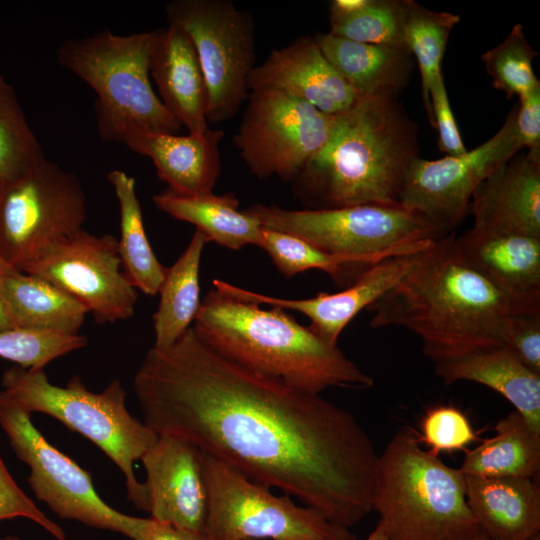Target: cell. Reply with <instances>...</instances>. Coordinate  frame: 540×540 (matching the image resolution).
<instances>
[{
	"label": "cell",
	"mask_w": 540,
	"mask_h": 540,
	"mask_svg": "<svg viewBox=\"0 0 540 540\" xmlns=\"http://www.w3.org/2000/svg\"><path fill=\"white\" fill-rule=\"evenodd\" d=\"M143 422L349 528L373 510L379 455L357 419L320 394L249 369L191 326L152 347L133 380Z\"/></svg>",
	"instance_id": "cell-1"
},
{
	"label": "cell",
	"mask_w": 540,
	"mask_h": 540,
	"mask_svg": "<svg viewBox=\"0 0 540 540\" xmlns=\"http://www.w3.org/2000/svg\"><path fill=\"white\" fill-rule=\"evenodd\" d=\"M367 310L371 327H402L417 335L435 364L500 347L509 316L540 312L524 309L473 269L452 233L435 240Z\"/></svg>",
	"instance_id": "cell-2"
},
{
	"label": "cell",
	"mask_w": 540,
	"mask_h": 540,
	"mask_svg": "<svg viewBox=\"0 0 540 540\" xmlns=\"http://www.w3.org/2000/svg\"><path fill=\"white\" fill-rule=\"evenodd\" d=\"M417 157V128L397 95L359 97L334 115L326 142L294 180L296 195L309 209L396 204Z\"/></svg>",
	"instance_id": "cell-3"
},
{
	"label": "cell",
	"mask_w": 540,
	"mask_h": 540,
	"mask_svg": "<svg viewBox=\"0 0 540 540\" xmlns=\"http://www.w3.org/2000/svg\"><path fill=\"white\" fill-rule=\"evenodd\" d=\"M227 358L290 386L320 394L329 387L369 388L373 378L285 309L230 297L215 288L192 326Z\"/></svg>",
	"instance_id": "cell-4"
},
{
	"label": "cell",
	"mask_w": 540,
	"mask_h": 540,
	"mask_svg": "<svg viewBox=\"0 0 540 540\" xmlns=\"http://www.w3.org/2000/svg\"><path fill=\"white\" fill-rule=\"evenodd\" d=\"M373 510L391 540H472L482 533L462 471L421 448L411 428L396 432L378 457Z\"/></svg>",
	"instance_id": "cell-5"
},
{
	"label": "cell",
	"mask_w": 540,
	"mask_h": 540,
	"mask_svg": "<svg viewBox=\"0 0 540 540\" xmlns=\"http://www.w3.org/2000/svg\"><path fill=\"white\" fill-rule=\"evenodd\" d=\"M157 33L158 29L117 35L105 29L66 40L58 49L59 64L96 93V127L102 140L123 143L134 130L176 134L181 128L150 82Z\"/></svg>",
	"instance_id": "cell-6"
},
{
	"label": "cell",
	"mask_w": 540,
	"mask_h": 540,
	"mask_svg": "<svg viewBox=\"0 0 540 540\" xmlns=\"http://www.w3.org/2000/svg\"><path fill=\"white\" fill-rule=\"evenodd\" d=\"M1 385L2 391L31 415L47 414L101 449L122 472L128 499L147 512L144 485L135 476L134 464L158 435L129 413L126 391L118 379L95 393L78 375L61 387L52 384L44 370L16 365L4 371Z\"/></svg>",
	"instance_id": "cell-7"
},
{
	"label": "cell",
	"mask_w": 540,
	"mask_h": 540,
	"mask_svg": "<svg viewBox=\"0 0 540 540\" xmlns=\"http://www.w3.org/2000/svg\"><path fill=\"white\" fill-rule=\"evenodd\" d=\"M246 211L263 227L302 238L328 254L371 262L423 250L448 235L400 203L302 210L254 204Z\"/></svg>",
	"instance_id": "cell-8"
},
{
	"label": "cell",
	"mask_w": 540,
	"mask_h": 540,
	"mask_svg": "<svg viewBox=\"0 0 540 540\" xmlns=\"http://www.w3.org/2000/svg\"><path fill=\"white\" fill-rule=\"evenodd\" d=\"M201 463L207 490L203 533L208 540H357L349 528L297 505L287 494H273L202 452Z\"/></svg>",
	"instance_id": "cell-9"
},
{
	"label": "cell",
	"mask_w": 540,
	"mask_h": 540,
	"mask_svg": "<svg viewBox=\"0 0 540 540\" xmlns=\"http://www.w3.org/2000/svg\"><path fill=\"white\" fill-rule=\"evenodd\" d=\"M87 200L78 178L46 158L0 187V257L19 272L80 231Z\"/></svg>",
	"instance_id": "cell-10"
},
{
	"label": "cell",
	"mask_w": 540,
	"mask_h": 540,
	"mask_svg": "<svg viewBox=\"0 0 540 540\" xmlns=\"http://www.w3.org/2000/svg\"><path fill=\"white\" fill-rule=\"evenodd\" d=\"M0 426L16 456L30 469L35 497L58 517L137 540L144 518L121 513L97 493L90 472L50 444L31 414L0 391Z\"/></svg>",
	"instance_id": "cell-11"
},
{
	"label": "cell",
	"mask_w": 540,
	"mask_h": 540,
	"mask_svg": "<svg viewBox=\"0 0 540 540\" xmlns=\"http://www.w3.org/2000/svg\"><path fill=\"white\" fill-rule=\"evenodd\" d=\"M165 12L168 23L182 28L195 47L207 87L208 122L233 118L247 99L256 66L252 15L230 0H173Z\"/></svg>",
	"instance_id": "cell-12"
},
{
	"label": "cell",
	"mask_w": 540,
	"mask_h": 540,
	"mask_svg": "<svg viewBox=\"0 0 540 540\" xmlns=\"http://www.w3.org/2000/svg\"><path fill=\"white\" fill-rule=\"evenodd\" d=\"M334 116L273 90H251L233 142L253 175L294 181L321 149Z\"/></svg>",
	"instance_id": "cell-13"
},
{
	"label": "cell",
	"mask_w": 540,
	"mask_h": 540,
	"mask_svg": "<svg viewBox=\"0 0 540 540\" xmlns=\"http://www.w3.org/2000/svg\"><path fill=\"white\" fill-rule=\"evenodd\" d=\"M44 279L83 304L98 323L134 315L137 289L122 270L118 239L81 229L43 249L22 271Z\"/></svg>",
	"instance_id": "cell-14"
},
{
	"label": "cell",
	"mask_w": 540,
	"mask_h": 540,
	"mask_svg": "<svg viewBox=\"0 0 540 540\" xmlns=\"http://www.w3.org/2000/svg\"><path fill=\"white\" fill-rule=\"evenodd\" d=\"M515 115L516 106L491 138L470 151L436 160L414 159L399 203L451 234L467 214L476 188L522 149Z\"/></svg>",
	"instance_id": "cell-15"
},
{
	"label": "cell",
	"mask_w": 540,
	"mask_h": 540,
	"mask_svg": "<svg viewBox=\"0 0 540 540\" xmlns=\"http://www.w3.org/2000/svg\"><path fill=\"white\" fill-rule=\"evenodd\" d=\"M427 248L385 258L367 267L343 290L336 293L320 292L308 299H285L260 294L219 279L213 280V286L238 300L300 312L310 319L309 327L315 334L325 342L337 345L338 337L348 323L394 288Z\"/></svg>",
	"instance_id": "cell-16"
},
{
	"label": "cell",
	"mask_w": 540,
	"mask_h": 540,
	"mask_svg": "<svg viewBox=\"0 0 540 540\" xmlns=\"http://www.w3.org/2000/svg\"><path fill=\"white\" fill-rule=\"evenodd\" d=\"M140 460L146 472L143 485L150 517L203 532L207 490L200 450L184 440L158 435Z\"/></svg>",
	"instance_id": "cell-17"
},
{
	"label": "cell",
	"mask_w": 540,
	"mask_h": 540,
	"mask_svg": "<svg viewBox=\"0 0 540 540\" xmlns=\"http://www.w3.org/2000/svg\"><path fill=\"white\" fill-rule=\"evenodd\" d=\"M248 89L273 90L328 115L351 108L359 96L324 56L314 37H299L272 50L248 78Z\"/></svg>",
	"instance_id": "cell-18"
},
{
	"label": "cell",
	"mask_w": 540,
	"mask_h": 540,
	"mask_svg": "<svg viewBox=\"0 0 540 540\" xmlns=\"http://www.w3.org/2000/svg\"><path fill=\"white\" fill-rule=\"evenodd\" d=\"M455 246L463 259L528 311H540V237L472 227Z\"/></svg>",
	"instance_id": "cell-19"
},
{
	"label": "cell",
	"mask_w": 540,
	"mask_h": 540,
	"mask_svg": "<svg viewBox=\"0 0 540 540\" xmlns=\"http://www.w3.org/2000/svg\"><path fill=\"white\" fill-rule=\"evenodd\" d=\"M472 227L540 237V149L515 155L474 191Z\"/></svg>",
	"instance_id": "cell-20"
},
{
	"label": "cell",
	"mask_w": 540,
	"mask_h": 540,
	"mask_svg": "<svg viewBox=\"0 0 540 540\" xmlns=\"http://www.w3.org/2000/svg\"><path fill=\"white\" fill-rule=\"evenodd\" d=\"M224 131L179 136L134 130L123 140L132 151L149 157L167 190L181 196L211 193L221 172L220 143Z\"/></svg>",
	"instance_id": "cell-21"
},
{
	"label": "cell",
	"mask_w": 540,
	"mask_h": 540,
	"mask_svg": "<svg viewBox=\"0 0 540 540\" xmlns=\"http://www.w3.org/2000/svg\"><path fill=\"white\" fill-rule=\"evenodd\" d=\"M150 76L166 109L190 134L209 129L208 93L201 65L188 34L169 23L158 33L150 55Z\"/></svg>",
	"instance_id": "cell-22"
},
{
	"label": "cell",
	"mask_w": 540,
	"mask_h": 540,
	"mask_svg": "<svg viewBox=\"0 0 540 540\" xmlns=\"http://www.w3.org/2000/svg\"><path fill=\"white\" fill-rule=\"evenodd\" d=\"M468 506L491 540H529L540 533V489L529 477L465 475Z\"/></svg>",
	"instance_id": "cell-23"
},
{
	"label": "cell",
	"mask_w": 540,
	"mask_h": 540,
	"mask_svg": "<svg viewBox=\"0 0 540 540\" xmlns=\"http://www.w3.org/2000/svg\"><path fill=\"white\" fill-rule=\"evenodd\" d=\"M435 373L446 384L464 380L495 390L540 432V374L527 368L506 347L436 363Z\"/></svg>",
	"instance_id": "cell-24"
},
{
	"label": "cell",
	"mask_w": 540,
	"mask_h": 540,
	"mask_svg": "<svg viewBox=\"0 0 540 540\" xmlns=\"http://www.w3.org/2000/svg\"><path fill=\"white\" fill-rule=\"evenodd\" d=\"M321 51L359 97L397 95L413 68L406 48L356 42L325 33L314 37Z\"/></svg>",
	"instance_id": "cell-25"
},
{
	"label": "cell",
	"mask_w": 540,
	"mask_h": 540,
	"mask_svg": "<svg viewBox=\"0 0 540 540\" xmlns=\"http://www.w3.org/2000/svg\"><path fill=\"white\" fill-rule=\"evenodd\" d=\"M0 296L16 329L75 335L89 313L64 290L19 271L0 275Z\"/></svg>",
	"instance_id": "cell-26"
},
{
	"label": "cell",
	"mask_w": 540,
	"mask_h": 540,
	"mask_svg": "<svg viewBox=\"0 0 540 540\" xmlns=\"http://www.w3.org/2000/svg\"><path fill=\"white\" fill-rule=\"evenodd\" d=\"M152 200L162 212L195 225L207 242L233 250L260 247L263 226L246 210H238L239 201L232 193L181 196L165 190Z\"/></svg>",
	"instance_id": "cell-27"
},
{
	"label": "cell",
	"mask_w": 540,
	"mask_h": 540,
	"mask_svg": "<svg viewBox=\"0 0 540 540\" xmlns=\"http://www.w3.org/2000/svg\"><path fill=\"white\" fill-rule=\"evenodd\" d=\"M495 435L470 450L459 468L478 477H529L540 470V432L517 411L500 419Z\"/></svg>",
	"instance_id": "cell-28"
},
{
	"label": "cell",
	"mask_w": 540,
	"mask_h": 540,
	"mask_svg": "<svg viewBox=\"0 0 540 540\" xmlns=\"http://www.w3.org/2000/svg\"><path fill=\"white\" fill-rule=\"evenodd\" d=\"M206 242L204 234L196 229L180 257L165 269L158 291L160 302L153 315L155 348L172 346L197 315L201 305L199 268Z\"/></svg>",
	"instance_id": "cell-29"
},
{
	"label": "cell",
	"mask_w": 540,
	"mask_h": 540,
	"mask_svg": "<svg viewBox=\"0 0 540 540\" xmlns=\"http://www.w3.org/2000/svg\"><path fill=\"white\" fill-rule=\"evenodd\" d=\"M107 179L114 189L120 209L118 248L122 270L136 289L154 296L159 291L166 268L155 256L148 241L136 181L118 169L110 171Z\"/></svg>",
	"instance_id": "cell-30"
},
{
	"label": "cell",
	"mask_w": 540,
	"mask_h": 540,
	"mask_svg": "<svg viewBox=\"0 0 540 540\" xmlns=\"http://www.w3.org/2000/svg\"><path fill=\"white\" fill-rule=\"evenodd\" d=\"M459 15L430 10L415 1L407 0L404 24L406 48L415 57L421 75L424 108L433 125L430 89L442 75L441 63L452 29Z\"/></svg>",
	"instance_id": "cell-31"
},
{
	"label": "cell",
	"mask_w": 540,
	"mask_h": 540,
	"mask_svg": "<svg viewBox=\"0 0 540 540\" xmlns=\"http://www.w3.org/2000/svg\"><path fill=\"white\" fill-rule=\"evenodd\" d=\"M260 248L267 252L286 278L317 269L329 274L336 283L345 284V287L376 263L357 257L328 254L302 238L266 227L262 229Z\"/></svg>",
	"instance_id": "cell-32"
},
{
	"label": "cell",
	"mask_w": 540,
	"mask_h": 540,
	"mask_svg": "<svg viewBox=\"0 0 540 540\" xmlns=\"http://www.w3.org/2000/svg\"><path fill=\"white\" fill-rule=\"evenodd\" d=\"M44 158L13 87L0 74V187Z\"/></svg>",
	"instance_id": "cell-33"
},
{
	"label": "cell",
	"mask_w": 540,
	"mask_h": 540,
	"mask_svg": "<svg viewBox=\"0 0 540 540\" xmlns=\"http://www.w3.org/2000/svg\"><path fill=\"white\" fill-rule=\"evenodd\" d=\"M406 6L407 0H367L354 13L330 20L329 33L361 43L406 48Z\"/></svg>",
	"instance_id": "cell-34"
},
{
	"label": "cell",
	"mask_w": 540,
	"mask_h": 540,
	"mask_svg": "<svg viewBox=\"0 0 540 540\" xmlns=\"http://www.w3.org/2000/svg\"><path fill=\"white\" fill-rule=\"evenodd\" d=\"M537 52L527 41L523 26L512 27L506 38L481 55L494 88L518 98L540 86L532 62Z\"/></svg>",
	"instance_id": "cell-35"
},
{
	"label": "cell",
	"mask_w": 540,
	"mask_h": 540,
	"mask_svg": "<svg viewBox=\"0 0 540 540\" xmlns=\"http://www.w3.org/2000/svg\"><path fill=\"white\" fill-rule=\"evenodd\" d=\"M87 342V338L80 334L13 328L0 332V358L25 369L44 370L51 361L85 347Z\"/></svg>",
	"instance_id": "cell-36"
},
{
	"label": "cell",
	"mask_w": 540,
	"mask_h": 540,
	"mask_svg": "<svg viewBox=\"0 0 540 540\" xmlns=\"http://www.w3.org/2000/svg\"><path fill=\"white\" fill-rule=\"evenodd\" d=\"M422 436L433 455L464 449L476 440L475 432L466 415L451 405H439L427 410L421 422Z\"/></svg>",
	"instance_id": "cell-37"
},
{
	"label": "cell",
	"mask_w": 540,
	"mask_h": 540,
	"mask_svg": "<svg viewBox=\"0 0 540 540\" xmlns=\"http://www.w3.org/2000/svg\"><path fill=\"white\" fill-rule=\"evenodd\" d=\"M14 518L29 519L57 540H68L62 528L47 517L17 485L0 456V521Z\"/></svg>",
	"instance_id": "cell-38"
},
{
	"label": "cell",
	"mask_w": 540,
	"mask_h": 540,
	"mask_svg": "<svg viewBox=\"0 0 540 540\" xmlns=\"http://www.w3.org/2000/svg\"><path fill=\"white\" fill-rule=\"evenodd\" d=\"M503 345L533 372L540 374V312L515 313L503 330Z\"/></svg>",
	"instance_id": "cell-39"
},
{
	"label": "cell",
	"mask_w": 540,
	"mask_h": 540,
	"mask_svg": "<svg viewBox=\"0 0 540 540\" xmlns=\"http://www.w3.org/2000/svg\"><path fill=\"white\" fill-rule=\"evenodd\" d=\"M433 126L438 130V146L440 151L450 156L460 155L467 151L450 105L443 74L440 75L430 89Z\"/></svg>",
	"instance_id": "cell-40"
},
{
	"label": "cell",
	"mask_w": 540,
	"mask_h": 540,
	"mask_svg": "<svg viewBox=\"0 0 540 540\" xmlns=\"http://www.w3.org/2000/svg\"><path fill=\"white\" fill-rule=\"evenodd\" d=\"M515 126L522 148L540 149V86L519 97Z\"/></svg>",
	"instance_id": "cell-41"
},
{
	"label": "cell",
	"mask_w": 540,
	"mask_h": 540,
	"mask_svg": "<svg viewBox=\"0 0 540 540\" xmlns=\"http://www.w3.org/2000/svg\"><path fill=\"white\" fill-rule=\"evenodd\" d=\"M137 540H208L203 532H194L172 524L145 518Z\"/></svg>",
	"instance_id": "cell-42"
},
{
	"label": "cell",
	"mask_w": 540,
	"mask_h": 540,
	"mask_svg": "<svg viewBox=\"0 0 540 540\" xmlns=\"http://www.w3.org/2000/svg\"><path fill=\"white\" fill-rule=\"evenodd\" d=\"M366 540H391L383 524L379 521L375 529L369 534Z\"/></svg>",
	"instance_id": "cell-43"
},
{
	"label": "cell",
	"mask_w": 540,
	"mask_h": 540,
	"mask_svg": "<svg viewBox=\"0 0 540 540\" xmlns=\"http://www.w3.org/2000/svg\"><path fill=\"white\" fill-rule=\"evenodd\" d=\"M13 329L0 296V332Z\"/></svg>",
	"instance_id": "cell-44"
},
{
	"label": "cell",
	"mask_w": 540,
	"mask_h": 540,
	"mask_svg": "<svg viewBox=\"0 0 540 540\" xmlns=\"http://www.w3.org/2000/svg\"><path fill=\"white\" fill-rule=\"evenodd\" d=\"M13 272H17V270H14L9 265H7L4 262V260L0 257V275L9 274V273H13Z\"/></svg>",
	"instance_id": "cell-45"
},
{
	"label": "cell",
	"mask_w": 540,
	"mask_h": 540,
	"mask_svg": "<svg viewBox=\"0 0 540 540\" xmlns=\"http://www.w3.org/2000/svg\"><path fill=\"white\" fill-rule=\"evenodd\" d=\"M0 540H21V538L18 537V536H14V535H8V536H5V537L1 538Z\"/></svg>",
	"instance_id": "cell-46"
},
{
	"label": "cell",
	"mask_w": 540,
	"mask_h": 540,
	"mask_svg": "<svg viewBox=\"0 0 540 540\" xmlns=\"http://www.w3.org/2000/svg\"><path fill=\"white\" fill-rule=\"evenodd\" d=\"M472 540H491V539H489L485 534L480 533L479 535H477Z\"/></svg>",
	"instance_id": "cell-47"
},
{
	"label": "cell",
	"mask_w": 540,
	"mask_h": 540,
	"mask_svg": "<svg viewBox=\"0 0 540 540\" xmlns=\"http://www.w3.org/2000/svg\"><path fill=\"white\" fill-rule=\"evenodd\" d=\"M529 540H540V533H537L536 535H534L532 538H530Z\"/></svg>",
	"instance_id": "cell-48"
},
{
	"label": "cell",
	"mask_w": 540,
	"mask_h": 540,
	"mask_svg": "<svg viewBox=\"0 0 540 540\" xmlns=\"http://www.w3.org/2000/svg\"><path fill=\"white\" fill-rule=\"evenodd\" d=\"M249 540H252V539H249Z\"/></svg>",
	"instance_id": "cell-49"
}]
</instances>
